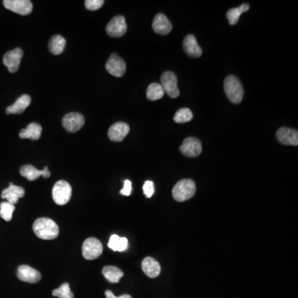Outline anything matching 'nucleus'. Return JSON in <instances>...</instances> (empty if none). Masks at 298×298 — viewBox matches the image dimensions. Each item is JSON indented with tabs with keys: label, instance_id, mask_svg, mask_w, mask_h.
<instances>
[{
	"label": "nucleus",
	"instance_id": "1",
	"mask_svg": "<svg viewBox=\"0 0 298 298\" xmlns=\"http://www.w3.org/2000/svg\"><path fill=\"white\" fill-rule=\"evenodd\" d=\"M33 232L39 239L52 240L59 234V227L54 220L49 218H39L33 223Z\"/></svg>",
	"mask_w": 298,
	"mask_h": 298
},
{
	"label": "nucleus",
	"instance_id": "2",
	"mask_svg": "<svg viewBox=\"0 0 298 298\" xmlns=\"http://www.w3.org/2000/svg\"><path fill=\"white\" fill-rule=\"evenodd\" d=\"M197 192V187L191 179H183L179 181L173 189V197L175 201L183 202L194 197Z\"/></svg>",
	"mask_w": 298,
	"mask_h": 298
},
{
	"label": "nucleus",
	"instance_id": "3",
	"mask_svg": "<svg viewBox=\"0 0 298 298\" xmlns=\"http://www.w3.org/2000/svg\"><path fill=\"white\" fill-rule=\"evenodd\" d=\"M225 95L234 104H239L244 98V89L236 76H229L224 83Z\"/></svg>",
	"mask_w": 298,
	"mask_h": 298
},
{
	"label": "nucleus",
	"instance_id": "4",
	"mask_svg": "<svg viewBox=\"0 0 298 298\" xmlns=\"http://www.w3.org/2000/svg\"><path fill=\"white\" fill-rule=\"evenodd\" d=\"M72 189L71 185L66 181H58L52 189V198L55 203L64 206L71 200Z\"/></svg>",
	"mask_w": 298,
	"mask_h": 298
},
{
	"label": "nucleus",
	"instance_id": "5",
	"mask_svg": "<svg viewBox=\"0 0 298 298\" xmlns=\"http://www.w3.org/2000/svg\"><path fill=\"white\" fill-rule=\"evenodd\" d=\"M103 253L101 242L96 238H88L82 245L83 257L87 260H94L99 258Z\"/></svg>",
	"mask_w": 298,
	"mask_h": 298
},
{
	"label": "nucleus",
	"instance_id": "6",
	"mask_svg": "<svg viewBox=\"0 0 298 298\" xmlns=\"http://www.w3.org/2000/svg\"><path fill=\"white\" fill-rule=\"evenodd\" d=\"M160 85L164 89V92L171 98H178L180 95L178 87V78L172 71H166L162 75Z\"/></svg>",
	"mask_w": 298,
	"mask_h": 298
},
{
	"label": "nucleus",
	"instance_id": "7",
	"mask_svg": "<svg viewBox=\"0 0 298 298\" xmlns=\"http://www.w3.org/2000/svg\"><path fill=\"white\" fill-rule=\"evenodd\" d=\"M3 3L8 10L23 16L30 15L33 11V4L29 0H5Z\"/></svg>",
	"mask_w": 298,
	"mask_h": 298
},
{
	"label": "nucleus",
	"instance_id": "8",
	"mask_svg": "<svg viewBox=\"0 0 298 298\" xmlns=\"http://www.w3.org/2000/svg\"><path fill=\"white\" fill-rule=\"evenodd\" d=\"M62 126L66 131L76 132L80 130L85 124V118L80 113H70L66 114L62 118Z\"/></svg>",
	"mask_w": 298,
	"mask_h": 298
},
{
	"label": "nucleus",
	"instance_id": "9",
	"mask_svg": "<svg viewBox=\"0 0 298 298\" xmlns=\"http://www.w3.org/2000/svg\"><path fill=\"white\" fill-rule=\"evenodd\" d=\"M105 68L112 76L122 77L125 73L126 64L120 57H118L116 53H113L107 61Z\"/></svg>",
	"mask_w": 298,
	"mask_h": 298
},
{
	"label": "nucleus",
	"instance_id": "10",
	"mask_svg": "<svg viewBox=\"0 0 298 298\" xmlns=\"http://www.w3.org/2000/svg\"><path fill=\"white\" fill-rule=\"evenodd\" d=\"M23 56H24V52L21 48H15L10 52H8L5 55V57L3 58V62L10 72L15 73L18 71Z\"/></svg>",
	"mask_w": 298,
	"mask_h": 298
},
{
	"label": "nucleus",
	"instance_id": "11",
	"mask_svg": "<svg viewBox=\"0 0 298 298\" xmlns=\"http://www.w3.org/2000/svg\"><path fill=\"white\" fill-rule=\"evenodd\" d=\"M127 32V24L123 16H116L106 27V33L113 38L123 37Z\"/></svg>",
	"mask_w": 298,
	"mask_h": 298
},
{
	"label": "nucleus",
	"instance_id": "12",
	"mask_svg": "<svg viewBox=\"0 0 298 298\" xmlns=\"http://www.w3.org/2000/svg\"><path fill=\"white\" fill-rule=\"evenodd\" d=\"M180 151L186 157H189V158L198 157L202 152L201 141L196 137H187L181 146Z\"/></svg>",
	"mask_w": 298,
	"mask_h": 298
},
{
	"label": "nucleus",
	"instance_id": "13",
	"mask_svg": "<svg viewBox=\"0 0 298 298\" xmlns=\"http://www.w3.org/2000/svg\"><path fill=\"white\" fill-rule=\"evenodd\" d=\"M17 276L19 280L29 283H37L42 279L40 272L29 265H21L18 268Z\"/></svg>",
	"mask_w": 298,
	"mask_h": 298
},
{
	"label": "nucleus",
	"instance_id": "14",
	"mask_svg": "<svg viewBox=\"0 0 298 298\" xmlns=\"http://www.w3.org/2000/svg\"><path fill=\"white\" fill-rule=\"evenodd\" d=\"M276 137L278 142L283 145H291L297 146L298 145V132L292 128H280L277 131Z\"/></svg>",
	"mask_w": 298,
	"mask_h": 298
},
{
	"label": "nucleus",
	"instance_id": "15",
	"mask_svg": "<svg viewBox=\"0 0 298 298\" xmlns=\"http://www.w3.org/2000/svg\"><path fill=\"white\" fill-rule=\"evenodd\" d=\"M20 174L22 177L27 178L30 182L37 180L43 176L44 178H49L51 173L48 170V167H45L43 170H38L32 165H24L20 168Z\"/></svg>",
	"mask_w": 298,
	"mask_h": 298
},
{
	"label": "nucleus",
	"instance_id": "16",
	"mask_svg": "<svg viewBox=\"0 0 298 298\" xmlns=\"http://www.w3.org/2000/svg\"><path fill=\"white\" fill-rule=\"evenodd\" d=\"M129 130H130V128H129L128 123L118 122V123H114L109 128L108 136L111 141L121 142L128 135Z\"/></svg>",
	"mask_w": 298,
	"mask_h": 298
},
{
	"label": "nucleus",
	"instance_id": "17",
	"mask_svg": "<svg viewBox=\"0 0 298 298\" xmlns=\"http://www.w3.org/2000/svg\"><path fill=\"white\" fill-rule=\"evenodd\" d=\"M153 29L155 33L160 35H167L173 29V25L168 18L163 14H159L154 18L153 22Z\"/></svg>",
	"mask_w": 298,
	"mask_h": 298
},
{
	"label": "nucleus",
	"instance_id": "18",
	"mask_svg": "<svg viewBox=\"0 0 298 298\" xmlns=\"http://www.w3.org/2000/svg\"><path fill=\"white\" fill-rule=\"evenodd\" d=\"M25 195V191L21 187H18L13 183H10V187L7 189L4 190L1 194L3 199H6L8 202L13 205L18 203L19 199L23 198Z\"/></svg>",
	"mask_w": 298,
	"mask_h": 298
},
{
	"label": "nucleus",
	"instance_id": "19",
	"mask_svg": "<svg viewBox=\"0 0 298 298\" xmlns=\"http://www.w3.org/2000/svg\"><path fill=\"white\" fill-rule=\"evenodd\" d=\"M142 269L150 278L159 277L161 272V266L159 262L151 257L145 258L142 262Z\"/></svg>",
	"mask_w": 298,
	"mask_h": 298
},
{
	"label": "nucleus",
	"instance_id": "20",
	"mask_svg": "<svg viewBox=\"0 0 298 298\" xmlns=\"http://www.w3.org/2000/svg\"><path fill=\"white\" fill-rule=\"evenodd\" d=\"M183 48L190 57L198 58L202 55V49L197 43V39L193 35H187L183 41Z\"/></svg>",
	"mask_w": 298,
	"mask_h": 298
},
{
	"label": "nucleus",
	"instance_id": "21",
	"mask_svg": "<svg viewBox=\"0 0 298 298\" xmlns=\"http://www.w3.org/2000/svg\"><path fill=\"white\" fill-rule=\"evenodd\" d=\"M31 104V97L29 95H24L17 99L15 104L10 105L6 109L8 114H20L25 111V109Z\"/></svg>",
	"mask_w": 298,
	"mask_h": 298
},
{
	"label": "nucleus",
	"instance_id": "22",
	"mask_svg": "<svg viewBox=\"0 0 298 298\" xmlns=\"http://www.w3.org/2000/svg\"><path fill=\"white\" fill-rule=\"evenodd\" d=\"M43 132V128L40 124L37 123H31L26 128L22 129L19 132L20 138H28L31 140H38L41 137Z\"/></svg>",
	"mask_w": 298,
	"mask_h": 298
},
{
	"label": "nucleus",
	"instance_id": "23",
	"mask_svg": "<svg viewBox=\"0 0 298 298\" xmlns=\"http://www.w3.org/2000/svg\"><path fill=\"white\" fill-rule=\"evenodd\" d=\"M66 41L61 35H55L50 39L48 48L52 54L58 56L64 52L66 48Z\"/></svg>",
	"mask_w": 298,
	"mask_h": 298
},
{
	"label": "nucleus",
	"instance_id": "24",
	"mask_svg": "<svg viewBox=\"0 0 298 298\" xmlns=\"http://www.w3.org/2000/svg\"><path fill=\"white\" fill-rule=\"evenodd\" d=\"M102 273L104 277L112 283H117L123 277L122 270L115 266H105L102 270Z\"/></svg>",
	"mask_w": 298,
	"mask_h": 298
},
{
	"label": "nucleus",
	"instance_id": "25",
	"mask_svg": "<svg viewBox=\"0 0 298 298\" xmlns=\"http://www.w3.org/2000/svg\"><path fill=\"white\" fill-rule=\"evenodd\" d=\"M108 246H109V248H111L113 251L123 252V251H125L128 248V239L124 238V237H119L117 234H113L109 238Z\"/></svg>",
	"mask_w": 298,
	"mask_h": 298
},
{
	"label": "nucleus",
	"instance_id": "26",
	"mask_svg": "<svg viewBox=\"0 0 298 298\" xmlns=\"http://www.w3.org/2000/svg\"><path fill=\"white\" fill-rule=\"evenodd\" d=\"M248 10H249V5L248 4H243L239 8H234V9L229 10L227 14H226V17H227L230 25H235L239 21L240 15L243 13L248 11Z\"/></svg>",
	"mask_w": 298,
	"mask_h": 298
},
{
	"label": "nucleus",
	"instance_id": "27",
	"mask_svg": "<svg viewBox=\"0 0 298 298\" xmlns=\"http://www.w3.org/2000/svg\"><path fill=\"white\" fill-rule=\"evenodd\" d=\"M165 95L164 89L159 83H152L148 85L147 90V98L149 100L155 101L162 99Z\"/></svg>",
	"mask_w": 298,
	"mask_h": 298
},
{
	"label": "nucleus",
	"instance_id": "28",
	"mask_svg": "<svg viewBox=\"0 0 298 298\" xmlns=\"http://www.w3.org/2000/svg\"><path fill=\"white\" fill-rule=\"evenodd\" d=\"M15 206L10 204L8 201H4L0 204V217L5 221H10L12 220L13 213L15 212Z\"/></svg>",
	"mask_w": 298,
	"mask_h": 298
},
{
	"label": "nucleus",
	"instance_id": "29",
	"mask_svg": "<svg viewBox=\"0 0 298 298\" xmlns=\"http://www.w3.org/2000/svg\"><path fill=\"white\" fill-rule=\"evenodd\" d=\"M193 118V114L191 111V109L187 108H182L178 109L175 115H174V121L176 123H182L190 122Z\"/></svg>",
	"mask_w": 298,
	"mask_h": 298
},
{
	"label": "nucleus",
	"instance_id": "30",
	"mask_svg": "<svg viewBox=\"0 0 298 298\" xmlns=\"http://www.w3.org/2000/svg\"><path fill=\"white\" fill-rule=\"evenodd\" d=\"M52 295L59 298L75 297L73 292L71 291V288H70V284L67 283V282L62 284V286H60V287L53 290Z\"/></svg>",
	"mask_w": 298,
	"mask_h": 298
},
{
	"label": "nucleus",
	"instance_id": "31",
	"mask_svg": "<svg viewBox=\"0 0 298 298\" xmlns=\"http://www.w3.org/2000/svg\"><path fill=\"white\" fill-rule=\"evenodd\" d=\"M104 1L103 0H86L85 2V6L88 10L95 11L100 9L104 5Z\"/></svg>",
	"mask_w": 298,
	"mask_h": 298
},
{
	"label": "nucleus",
	"instance_id": "32",
	"mask_svg": "<svg viewBox=\"0 0 298 298\" xmlns=\"http://www.w3.org/2000/svg\"><path fill=\"white\" fill-rule=\"evenodd\" d=\"M142 189H143V192H144L146 197H147V198H151V197H153V195L154 194V182H152V181H147V182H145L144 185H143V187H142Z\"/></svg>",
	"mask_w": 298,
	"mask_h": 298
},
{
	"label": "nucleus",
	"instance_id": "33",
	"mask_svg": "<svg viewBox=\"0 0 298 298\" xmlns=\"http://www.w3.org/2000/svg\"><path fill=\"white\" fill-rule=\"evenodd\" d=\"M131 192H132V183L129 180L124 181V185H123V189L120 191V194L128 197L130 196Z\"/></svg>",
	"mask_w": 298,
	"mask_h": 298
},
{
	"label": "nucleus",
	"instance_id": "34",
	"mask_svg": "<svg viewBox=\"0 0 298 298\" xmlns=\"http://www.w3.org/2000/svg\"><path fill=\"white\" fill-rule=\"evenodd\" d=\"M104 294H105L106 298H132V296H131L130 295H128V294H123L122 296H116L115 295H114L111 291H109V290L105 291Z\"/></svg>",
	"mask_w": 298,
	"mask_h": 298
}]
</instances>
